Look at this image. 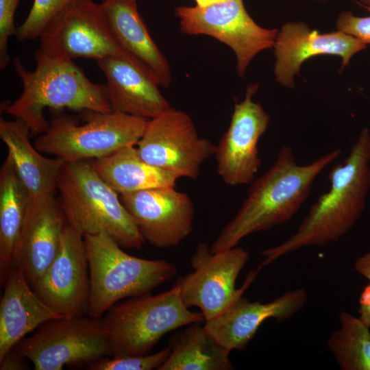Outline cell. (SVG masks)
<instances>
[{
  "instance_id": "4",
  "label": "cell",
  "mask_w": 370,
  "mask_h": 370,
  "mask_svg": "<svg viewBox=\"0 0 370 370\" xmlns=\"http://www.w3.org/2000/svg\"><path fill=\"white\" fill-rule=\"evenodd\" d=\"M57 190L68 224L83 236L106 232L127 249H139L145 243L120 196L88 160L66 162Z\"/></svg>"
},
{
  "instance_id": "29",
  "label": "cell",
  "mask_w": 370,
  "mask_h": 370,
  "mask_svg": "<svg viewBox=\"0 0 370 370\" xmlns=\"http://www.w3.org/2000/svg\"><path fill=\"white\" fill-rule=\"evenodd\" d=\"M21 0H0V68L5 69L10 62L8 41L16 35L14 15Z\"/></svg>"
},
{
  "instance_id": "10",
  "label": "cell",
  "mask_w": 370,
  "mask_h": 370,
  "mask_svg": "<svg viewBox=\"0 0 370 370\" xmlns=\"http://www.w3.org/2000/svg\"><path fill=\"white\" fill-rule=\"evenodd\" d=\"M136 146L147 163L191 180L197 179L202 164L216 150L209 140L199 137L187 113L172 108L148 120Z\"/></svg>"
},
{
  "instance_id": "13",
  "label": "cell",
  "mask_w": 370,
  "mask_h": 370,
  "mask_svg": "<svg viewBox=\"0 0 370 370\" xmlns=\"http://www.w3.org/2000/svg\"><path fill=\"white\" fill-rule=\"evenodd\" d=\"M258 87H247L245 99L235 103L230 125L216 145L217 171L228 186L250 184L262 164L258 144L270 119L262 105L252 100Z\"/></svg>"
},
{
  "instance_id": "35",
  "label": "cell",
  "mask_w": 370,
  "mask_h": 370,
  "mask_svg": "<svg viewBox=\"0 0 370 370\" xmlns=\"http://www.w3.org/2000/svg\"><path fill=\"white\" fill-rule=\"evenodd\" d=\"M362 2L365 3L367 6L370 7V0H360Z\"/></svg>"
},
{
  "instance_id": "31",
  "label": "cell",
  "mask_w": 370,
  "mask_h": 370,
  "mask_svg": "<svg viewBox=\"0 0 370 370\" xmlns=\"http://www.w3.org/2000/svg\"><path fill=\"white\" fill-rule=\"evenodd\" d=\"M29 359L14 347L0 360L1 370H24L29 369Z\"/></svg>"
},
{
  "instance_id": "2",
  "label": "cell",
  "mask_w": 370,
  "mask_h": 370,
  "mask_svg": "<svg viewBox=\"0 0 370 370\" xmlns=\"http://www.w3.org/2000/svg\"><path fill=\"white\" fill-rule=\"evenodd\" d=\"M339 149L313 162L298 164L291 149L283 146L274 164L250 184L235 216L211 246L214 253L235 247L248 235L290 221L308 198L317 177L341 154Z\"/></svg>"
},
{
  "instance_id": "3",
  "label": "cell",
  "mask_w": 370,
  "mask_h": 370,
  "mask_svg": "<svg viewBox=\"0 0 370 370\" xmlns=\"http://www.w3.org/2000/svg\"><path fill=\"white\" fill-rule=\"evenodd\" d=\"M36 67L25 69L18 57L13 59L14 72L23 91L4 111L23 121L31 134L45 133L50 123L45 109L68 108L79 112H110L112 109L105 84L92 82L73 60L50 56L40 48L35 51Z\"/></svg>"
},
{
  "instance_id": "11",
  "label": "cell",
  "mask_w": 370,
  "mask_h": 370,
  "mask_svg": "<svg viewBox=\"0 0 370 370\" xmlns=\"http://www.w3.org/2000/svg\"><path fill=\"white\" fill-rule=\"evenodd\" d=\"M175 14L184 34L210 36L230 47L241 77L256 55L273 46L278 34L276 29L258 25L248 14L243 0H225L204 8L180 6Z\"/></svg>"
},
{
  "instance_id": "17",
  "label": "cell",
  "mask_w": 370,
  "mask_h": 370,
  "mask_svg": "<svg viewBox=\"0 0 370 370\" xmlns=\"http://www.w3.org/2000/svg\"><path fill=\"white\" fill-rule=\"evenodd\" d=\"M308 299L304 288L288 291L264 304L241 296L220 315L206 321L204 327L229 352L243 350L264 321L291 318L303 308Z\"/></svg>"
},
{
  "instance_id": "18",
  "label": "cell",
  "mask_w": 370,
  "mask_h": 370,
  "mask_svg": "<svg viewBox=\"0 0 370 370\" xmlns=\"http://www.w3.org/2000/svg\"><path fill=\"white\" fill-rule=\"evenodd\" d=\"M66 224L64 212L55 195L29 207L12 267L22 270L32 287L58 254Z\"/></svg>"
},
{
  "instance_id": "8",
  "label": "cell",
  "mask_w": 370,
  "mask_h": 370,
  "mask_svg": "<svg viewBox=\"0 0 370 370\" xmlns=\"http://www.w3.org/2000/svg\"><path fill=\"white\" fill-rule=\"evenodd\" d=\"M14 347L29 359L36 370L87 367L114 355L101 319L89 316L48 321Z\"/></svg>"
},
{
  "instance_id": "24",
  "label": "cell",
  "mask_w": 370,
  "mask_h": 370,
  "mask_svg": "<svg viewBox=\"0 0 370 370\" xmlns=\"http://www.w3.org/2000/svg\"><path fill=\"white\" fill-rule=\"evenodd\" d=\"M97 173L118 194L175 186L178 177L145 161L136 145L123 147L112 154L93 160Z\"/></svg>"
},
{
  "instance_id": "26",
  "label": "cell",
  "mask_w": 370,
  "mask_h": 370,
  "mask_svg": "<svg viewBox=\"0 0 370 370\" xmlns=\"http://www.w3.org/2000/svg\"><path fill=\"white\" fill-rule=\"evenodd\" d=\"M338 320L327 342L337 365L342 370H370V327L347 312H340Z\"/></svg>"
},
{
  "instance_id": "28",
  "label": "cell",
  "mask_w": 370,
  "mask_h": 370,
  "mask_svg": "<svg viewBox=\"0 0 370 370\" xmlns=\"http://www.w3.org/2000/svg\"><path fill=\"white\" fill-rule=\"evenodd\" d=\"M170 352L169 346L152 354L114 355L99 359L86 367L90 370H158Z\"/></svg>"
},
{
  "instance_id": "7",
  "label": "cell",
  "mask_w": 370,
  "mask_h": 370,
  "mask_svg": "<svg viewBox=\"0 0 370 370\" xmlns=\"http://www.w3.org/2000/svg\"><path fill=\"white\" fill-rule=\"evenodd\" d=\"M86 123L75 116L53 117L34 146L40 153L66 162L99 159L130 145H136L149 119L119 112H85Z\"/></svg>"
},
{
  "instance_id": "32",
  "label": "cell",
  "mask_w": 370,
  "mask_h": 370,
  "mask_svg": "<svg viewBox=\"0 0 370 370\" xmlns=\"http://www.w3.org/2000/svg\"><path fill=\"white\" fill-rule=\"evenodd\" d=\"M359 314L361 319L370 327V283L364 288L360 294Z\"/></svg>"
},
{
  "instance_id": "12",
  "label": "cell",
  "mask_w": 370,
  "mask_h": 370,
  "mask_svg": "<svg viewBox=\"0 0 370 370\" xmlns=\"http://www.w3.org/2000/svg\"><path fill=\"white\" fill-rule=\"evenodd\" d=\"M38 38L40 49L56 58L97 61L113 56L138 65L119 46L99 3L92 0H80L66 8L47 25Z\"/></svg>"
},
{
  "instance_id": "20",
  "label": "cell",
  "mask_w": 370,
  "mask_h": 370,
  "mask_svg": "<svg viewBox=\"0 0 370 370\" xmlns=\"http://www.w3.org/2000/svg\"><path fill=\"white\" fill-rule=\"evenodd\" d=\"M121 49L160 86L171 81L168 61L151 37L136 0H103L99 3Z\"/></svg>"
},
{
  "instance_id": "1",
  "label": "cell",
  "mask_w": 370,
  "mask_h": 370,
  "mask_svg": "<svg viewBox=\"0 0 370 370\" xmlns=\"http://www.w3.org/2000/svg\"><path fill=\"white\" fill-rule=\"evenodd\" d=\"M330 187L310 206L296 232L280 244L260 252V271L303 247H324L338 241L361 216L370 190V134L364 128L347 158L330 170Z\"/></svg>"
},
{
  "instance_id": "27",
  "label": "cell",
  "mask_w": 370,
  "mask_h": 370,
  "mask_svg": "<svg viewBox=\"0 0 370 370\" xmlns=\"http://www.w3.org/2000/svg\"><path fill=\"white\" fill-rule=\"evenodd\" d=\"M80 0H34L23 23L17 27L18 42L38 38L47 25L58 14Z\"/></svg>"
},
{
  "instance_id": "23",
  "label": "cell",
  "mask_w": 370,
  "mask_h": 370,
  "mask_svg": "<svg viewBox=\"0 0 370 370\" xmlns=\"http://www.w3.org/2000/svg\"><path fill=\"white\" fill-rule=\"evenodd\" d=\"M29 206L28 192L7 155L0 169V281L3 286L13 265Z\"/></svg>"
},
{
  "instance_id": "33",
  "label": "cell",
  "mask_w": 370,
  "mask_h": 370,
  "mask_svg": "<svg viewBox=\"0 0 370 370\" xmlns=\"http://www.w3.org/2000/svg\"><path fill=\"white\" fill-rule=\"evenodd\" d=\"M354 268L362 276L370 282V251L356 258Z\"/></svg>"
},
{
  "instance_id": "14",
  "label": "cell",
  "mask_w": 370,
  "mask_h": 370,
  "mask_svg": "<svg viewBox=\"0 0 370 370\" xmlns=\"http://www.w3.org/2000/svg\"><path fill=\"white\" fill-rule=\"evenodd\" d=\"M32 288L64 317L88 315L90 275L84 238L68 223L58 254Z\"/></svg>"
},
{
  "instance_id": "25",
  "label": "cell",
  "mask_w": 370,
  "mask_h": 370,
  "mask_svg": "<svg viewBox=\"0 0 370 370\" xmlns=\"http://www.w3.org/2000/svg\"><path fill=\"white\" fill-rule=\"evenodd\" d=\"M167 360L158 370H232L228 350L200 323L190 324L172 337Z\"/></svg>"
},
{
  "instance_id": "15",
  "label": "cell",
  "mask_w": 370,
  "mask_h": 370,
  "mask_svg": "<svg viewBox=\"0 0 370 370\" xmlns=\"http://www.w3.org/2000/svg\"><path fill=\"white\" fill-rule=\"evenodd\" d=\"M120 199L145 241L155 247H176L193 231V201L175 186L121 194Z\"/></svg>"
},
{
  "instance_id": "16",
  "label": "cell",
  "mask_w": 370,
  "mask_h": 370,
  "mask_svg": "<svg viewBox=\"0 0 370 370\" xmlns=\"http://www.w3.org/2000/svg\"><path fill=\"white\" fill-rule=\"evenodd\" d=\"M274 75L284 86H294V76L299 74L300 66L311 57L328 54L342 58L343 71L352 57L365 49L366 44L342 32L321 34L310 29L301 22L284 24L275 38Z\"/></svg>"
},
{
  "instance_id": "34",
  "label": "cell",
  "mask_w": 370,
  "mask_h": 370,
  "mask_svg": "<svg viewBox=\"0 0 370 370\" xmlns=\"http://www.w3.org/2000/svg\"><path fill=\"white\" fill-rule=\"evenodd\" d=\"M197 7L199 8H207L214 4L222 2L225 0H195Z\"/></svg>"
},
{
  "instance_id": "22",
  "label": "cell",
  "mask_w": 370,
  "mask_h": 370,
  "mask_svg": "<svg viewBox=\"0 0 370 370\" xmlns=\"http://www.w3.org/2000/svg\"><path fill=\"white\" fill-rule=\"evenodd\" d=\"M0 302V360L44 323L64 318L35 293L21 269L10 270Z\"/></svg>"
},
{
  "instance_id": "9",
  "label": "cell",
  "mask_w": 370,
  "mask_h": 370,
  "mask_svg": "<svg viewBox=\"0 0 370 370\" xmlns=\"http://www.w3.org/2000/svg\"><path fill=\"white\" fill-rule=\"evenodd\" d=\"M249 259L248 251L237 245L214 253L207 244H198L190 258L194 271L175 282L185 306L199 308L205 321L220 315L243 296L260 271H251L242 286L236 288Z\"/></svg>"
},
{
  "instance_id": "19",
  "label": "cell",
  "mask_w": 370,
  "mask_h": 370,
  "mask_svg": "<svg viewBox=\"0 0 370 370\" xmlns=\"http://www.w3.org/2000/svg\"><path fill=\"white\" fill-rule=\"evenodd\" d=\"M97 64L106 78L113 112L151 119L171 108L160 91V85L130 60L111 56Z\"/></svg>"
},
{
  "instance_id": "30",
  "label": "cell",
  "mask_w": 370,
  "mask_h": 370,
  "mask_svg": "<svg viewBox=\"0 0 370 370\" xmlns=\"http://www.w3.org/2000/svg\"><path fill=\"white\" fill-rule=\"evenodd\" d=\"M370 12V7L365 6ZM338 31L354 36L365 44L370 45V14L359 17L349 12L341 13L336 21Z\"/></svg>"
},
{
  "instance_id": "21",
  "label": "cell",
  "mask_w": 370,
  "mask_h": 370,
  "mask_svg": "<svg viewBox=\"0 0 370 370\" xmlns=\"http://www.w3.org/2000/svg\"><path fill=\"white\" fill-rule=\"evenodd\" d=\"M31 132L21 120L0 119V138L8 149L14 167L25 186L32 206L57 191L58 178L66 161L55 157L48 158L30 143Z\"/></svg>"
},
{
  "instance_id": "5",
  "label": "cell",
  "mask_w": 370,
  "mask_h": 370,
  "mask_svg": "<svg viewBox=\"0 0 370 370\" xmlns=\"http://www.w3.org/2000/svg\"><path fill=\"white\" fill-rule=\"evenodd\" d=\"M90 275L88 316L100 319L125 298L147 293L171 280L175 265L125 253L106 232L84 236Z\"/></svg>"
},
{
  "instance_id": "6",
  "label": "cell",
  "mask_w": 370,
  "mask_h": 370,
  "mask_svg": "<svg viewBox=\"0 0 370 370\" xmlns=\"http://www.w3.org/2000/svg\"><path fill=\"white\" fill-rule=\"evenodd\" d=\"M114 355H144L166 334L204 319L184 304L178 285L119 301L100 318Z\"/></svg>"
}]
</instances>
